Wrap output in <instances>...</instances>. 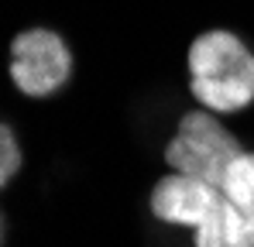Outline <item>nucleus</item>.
I'll return each instance as SVG.
<instances>
[{
	"instance_id": "obj_1",
	"label": "nucleus",
	"mask_w": 254,
	"mask_h": 247,
	"mask_svg": "<svg viewBox=\"0 0 254 247\" xmlns=\"http://www.w3.org/2000/svg\"><path fill=\"white\" fill-rule=\"evenodd\" d=\"M186 93L192 107H203L230 121L254 107V45L241 31L213 24L186 45Z\"/></svg>"
},
{
	"instance_id": "obj_2",
	"label": "nucleus",
	"mask_w": 254,
	"mask_h": 247,
	"mask_svg": "<svg viewBox=\"0 0 254 247\" xmlns=\"http://www.w3.org/2000/svg\"><path fill=\"white\" fill-rule=\"evenodd\" d=\"M248 151L244 137L210 110L189 107L175 117V127L162 144L165 172H179L189 179H203L220 185L227 168Z\"/></svg>"
},
{
	"instance_id": "obj_3",
	"label": "nucleus",
	"mask_w": 254,
	"mask_h": 247,
	"mask_svg": "<svg viewBox=\"0 0 254 247\" xmlns=\"http://www.w3.org/2000/svg\"><path fill=\"white\" fill-rule=\"evenodd\" d=\"M10 89L31 103H48L76 79V48L59 28L31 24L21 28L7 45Z\"/></svg>"
},
{
	"instance_id": "obj_4",
	"label": "nucleus",
	"mask_w": 254,
	"mask_h": 247,
	"mask_svg": "<svg viewBox=\"0 0 254 247\" xmlns=\"http://www.w3.org/2000/svg\"><path fill=\"white\" fill-rule=\"evenodd\" d=\"M148 213L155 223L186 230L192 247H227V216L220 185L162 172L148 189Z\"/></svg>"
},
{
	"instance_id": "obj_5",
	"label": "nucleus",
	"mask_w": 254,
	"mask_h": 247,
	"mask_svg": "<svg viewBox=\"0 0 254 247\" xmlns=\"http://www.w3.org/2000/svg\"><path fill=\"white\" fill-rule=\"evenodd\" d=\"M227 247H254V148H248L220 179Z\"/></svg>"
},
{
	"instance_id": "obj_6",
	"label": "nucleus",
	"mask_w": 254,
	"mask_h": 247,
	"mask_svg": "<svg viewBox=\"0 0 254 247\" xmlns=\"http://www.w3.org/2000/svg\"><path fill=\"white\" fill-rule=\"evenodd\" d=\"M24 172V141L14 130V124H0V185H14V179Z\"/></svg>"
}]
</instances>
